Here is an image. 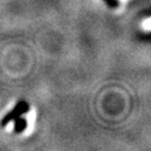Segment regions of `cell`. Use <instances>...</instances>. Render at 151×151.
Masks as SVG:
<instances>
[{"label":"cell","mask_w":151,"mask_h":151,"mask_svg":"<svg viewBox=\"0 0 151 151\" xmlns=\"http://www.w3.org/2000/svg\"><path fill=\"white\" fill-rule=\"evenodd\" d=\"M29 110H30V106H29L28 102H26V101H19V102L14 106V109L11 110L10 112H8V113L2 118L1 122H0L1 127H6L8 123H10L11 121H14L15 119H17L18 116L28 113Z\"/></svg>","instance_id":"obj_1"},{"label":"cell","mask_w":151,"mask_h":151,"mask_svg":"<svg viewBox=\"0 0 151 151\" xmlns=\"http://www.w3.org/2000/svg\"><path fill=\"white\" fill-rule=\"evenodd\" d=\"M14 122H15V124H14V132L17 133V134H19V133L24 132L28 125L27 119L24 118L22 115H20V116H18L17 119L14 120Z\"/></svg>","instance_id":"obj_2"},{"label":"cell","mask_w":151,"mask_h":151,"mask_svg":"<svg viewBox=\"0 0 151 151\" xmlns=\"http://www.w3.org/2000/svg\"><path fill=\"white\" fill-rule=\"evenodd\" d=\"M105 5L110 7L111 9H116L120 7V1L119 0H102Z\"/></svg>","instance_id":"obj_3"}]
</instances>
